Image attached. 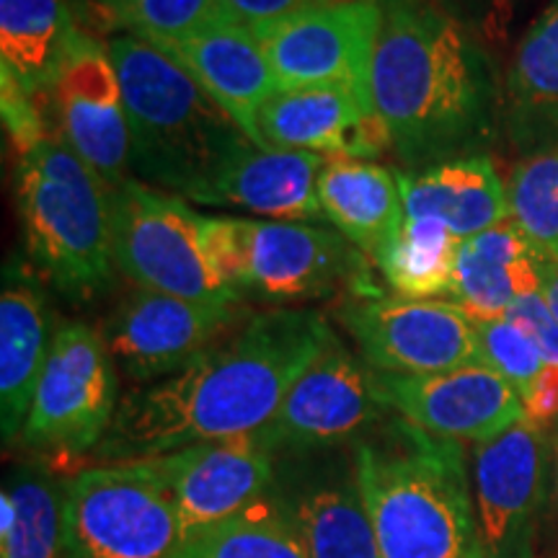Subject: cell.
<instances>
[{"label":"cell","instance_id":"cell-1","mask_svg":"<svg viewBox=\"0 0 558 558\" xmlns=\"http://www.w3.org/2000/svg\"><path fill=\"white\" fill-rule=\"evenodd\" d=\"M333 339L320 311L248 313L241 326L169 378L132 388L94 456L104 463H130L213 439L256 435Z\"/></svg>","mask_w":558,"mask_h":558},{"label":"cell","instance_id":"cell-2","mask_svg":"<svg viewBox=\"0 0 558 558\" xmlns=\"http://www.w3.org/2000/svg\"><path fill=\"white\" fill-rule=\"evenodd\" d=\"M373 101L407 171L481 156L497 137L501 94L476 34L432 0H386Z\"/></svg>","mask_w":558,"mask_h":558},{"label":"cell","instance_id":"cell-3","mask_svg":"<svg viewBox=\"0 0 558 558\" xmlns=\"http://www.w3.org/2000/svg\"><path fill=\"white\" fill-rule=\"evenodd\" d=\"M354 484L383 558H481L463 445L390 418L354 445Z\"/></svg>","mask_w":558,"mask_h":558},{"label":"cell","instance_id":"cell-4","mask_svg":"<svg viewBox=\"0 0 558 558\" xmlns=\"http://www.w3.org/2000/svg\"><path fill=\"white\" fill-rule=\"evenodd\" d=\"M104 45L122 83L132 173L192 199L251 140L171 54L130 34Z\"/></svg>","mask_w":558,"mask_h":558},{"label":"cell","instance_id":"cell-5","mask_svg":"<svg viewBox=\"0 0 558 558\" xmlns=\"http://www.w3.org/2000/svg\"><path fill=\"white\" fill-rule=\"evenodd\" d=\"M16 207L24 256L41 282L78 303L111 288V192L60 137L16 158Z\"/></svg>","mask_w":558,"mask_h":558},{"label":"cell","instance_id":"cell-6","mask_svg":"<svg viewBox=\"0 0 558 558\" xmlns=\"http://www.w3.org/2000/svg\"><path fill=\"white\" fill-rule=\"evenodd\" d=\"M202 228L215 267L243 298L303 303L378 290L367 256L333 228L230 215H205Z\"/></svg>","mask_w":558,"mask_h":558},{"label":"cell","instance_id":"cell-7","mask_svg":"<svg viewBox=\"0 0 558 558\" xmlns=\"http://www.w3.org/2000/svg\"><path fill=\"white\" fill-rule=\"evenodd\" d=\"M202 218L186 199L130 177L111 192L117 271L143 290L241 305L243 295L222 279L209 256Z\"/></svg>","mask_w":558,"mask_h":558},{"label":"cell","instance_id":"cell-8","mask_svg":"<svg viewBox=\"0 0 558 558\" xmlns=\"http://www.w3.org/2000/svg\"><path fill=\"white\" fill-rule=\"evenodd\" d=\"M65 558H177L186 530L143 465L83 469L62 486Z\"/></svg>","mask_w":558,"mask_h":558},{"label":"cell","instance_id":"cell-9","mask_svg":"<svg viewBox=\"0 0 558 558\" xmlns=\"http://www.w3.org/2000/svg\"><path fill=\"white\" fill-rule=\"evenodd\" d=\"M101 331L86 324H62L37 383L21 439L34 450L86 456L114 422L117 369Z\"/></svg>","mask_w":558,"mask_h":558},{"label":"cell","instance_id":"cell-10","mask_svg":"<svg viewBox=\"0 0 558 558\" xmlns=\"http://www.w3.org/2000/svg\"><path fill=\"white\" fill-rule=\"evenodd\" d=\"M333 316L378 373L432 375L481 365L476 320L445 300L354 292L339 300Z\"/></svg>","mask_w":558,"mask_h":558},{"label":"cell","instance_id":"cell-11","mask_svg":"<svg viewBox=\"0 0 558 558\" xmlns=\"http://www.w3.org/2000/svg\"><path fill=\"white\" fill-rule=\"evenodd\" d=\"M383 26L378 0H333L254 26L282 88L347 86L373 101V60Z\"/></svg>","mask_w":558,"mask_h":558},{"label":"cell","instance_id":"cell-12","mask_svg":"<svg viewBox=\"0 0 558 558\" xmlns=\"http://www.w3.org/2000/svg\"><path fill=\"white\" fill-rule=\"evenodd\" d=\"M241 305L199 303L135 288L104 318L101 339L114 365L137 386L169 378L202 349L243 324Z\"/></svg>","mask_w":558,"mask_h":558},{"label":"cell","instance_id":"cell-13","mask_svg":"<svg viewBox=\"0 0 558 558\" xmlns=\"http://www.w3.org/2000/svg\"><path fill=\"white\" fill-rule=\"evenodd\" d=\"M546 476V437L525 418L478 445L473 509L481 558H535Z\"/></svg>","mask_w":558,"mask_h":558},{"label":"cell","instance_id":"cell-14","mask_svg":"<svg viewBox=\"0 0 558 558\" xmlns=\"http://www.w3.org/2000/svg\"><path fill=\"white\" fill-rule=\"evenodd\" d=\"M271 456L275 450L256 432L190 445L135 463L169 494L190 538L264 499L271 484Z\"/></svg>","mask_w":558,"mask_h":558},{"label":"cell","instance_id":"cell-15","mask_svg":"<svg viewBox=\"0 0 558 558\" xmlns=\"http://www.w3.org/2000/svg\"><path fill=\"white\" fill-rule=\"evenodd\" d=\"M378 369L333 339L292 383L259 435L271 450H308L360 435L386 414Z\"/></svg>","mask_w":558,"mask_h":558},{"label":"cell","instance_id":"cell-16","mask_svg":"<svg viewBox=\"0 0 558 558\" xmlns=\"http://www.w3.org/2000/svg\"><path fill=\"white\" fill-rule=\"evenodd\" d=\"M54 132L109 192L132 171V143L122 83L107 45L81 32L50 90Z\"/></svg>","mask_w":558,"mask_h":558},{"label":"cell","instance_id":"cell-17","mask_svg":"<svg viewBox=\"0 0 558 558\" xmlns=\"http://www.w3.org/2000/svg\"><path fill=\"white\" fill-rule=\"evenodd\" d=\"M378 393L403 422L458 442H488L525 418L518 390L486 365L432 375L378 373Z\"/></svg>","mask_w":558,"mask_h":558},{"label":"cell","instance_id":"cell-18","mask_svg":"<svg viewBox=\"0 0 558 558\" xmlns=\"http://www.w3.org/2000/svg\"><path fill=\"white\" fill-rule=\"evenodd\" d=\"M256 145L324 158H378L390 137L378 109L347 86L282 88L256 114Z\"/></svg>","mask_w":558,"mask_h":558},{"label":"cell","instance_id":"cell-19","mask_svg":"<svg viewBox=\"0 0 558 558\" xmlns=\"http://www.w3.org/2000/svg\"><path fill=\"white\" fill-rule=\"evenodd\" d=\"M50 347V308H47L45 284L24 254H11L3 264V292H0L3 445H11L24 429Z\"/></svg>","mask_w":558,"mask_h":558},{"label":"cell","instance_id":"cell-20","mask_svg":"<svg viewBox=\"0 0 558 558\" xmlns=\"http://www.w3.org/2000/svg\"><path fill=\"white\" fill-rule=\"evenodd\" d=\"M324 156L303 150H271L246 143L190 202L246 209L271 220L308 222L324 218L318 179Z\"/></svg>","mask_w":558,"mask_h":558},{"label":"cell","instance_id":"cell-21","mask_svg":"<svg viewBox=\"0 0 558 558\" xmlns=\"http://www.w3.org/2000/svg\"><path fill=\"white\" fill-rule=\"evenodd\" d=\"M158 50L171 54L256 143V114L282 86L248 26L226 21Z\"/></svg>","mask_w":558,"mask_h":558},{"label":"cell","instance_id":"cell-22","mask_svg":"<svg viewBox=\"0 0 558 558\" xmlns=\"http://www.w3.org/2000/svg\"><path fill=\"white\" fill-rule=\"evenodd\" d=\"M318 202L333 230H339L369 262H378L407 220L399 171L375 160H326L318 179Z\"/></svg>","mask_w":558,"mask_h":558},{"label":"cell","instance_id":"cell-23","mask_svg":"<svg viewBox=\"0 0 558 558\" xmlns=\"http://www.w3.org/2000/svg\"><path fill=\"white\" fill-rule=\"evenodd\" d=\"M541 259L512 220L463 241L450 303L471 320L505 318L520 298L541 292Z\"/></svg>","mask_w":558,"mask_h":558},{"label":"cell","instance_id":"cell-24","mask_svg":"<svg viewBox=\"0 0 558 558\" xmlns=\"http://www.w3.org/2000/svg\"><path fill=\"white\" fill-rule=\"evenodd\" d=\"M407 218H435L460 241L509 220L507 186L486 153L399 171Z\"/></svg>","mask_w":558,"mask_h":558},{"label":"cell","instance_id":"cell-25","mask_svg":"<svg viewBox=\"0 0 558 558\" xmlns=\"http://www.w3.org/2000/svg\"><path fill=\"white\" fill-rule=\"evenodd\" d=\"M501 124L522 158L558 145V0L530 24L514 50Z\"/></svg>","mask_w":558,"mask_h":558},{"label":"cell","instance_id":"cell-26","mask_svg":"<svg viewBox=\"0 0 558 558\" xmlns=\"http://www.w3.org/2000/svg\"><path fill=\"white\" fill-rule=\"evenodd\" d=\"M78 34L70 0H0V81L41 99L65 68Z\"/></svg>","mask_w":558,"mask_h":558},{"label":"cell","instance_id":"cell-27","mask_svg":"<svg viewBox=\"0 0 558 558\" xmlns=\"http://www.w3.org/2000/svg\"><path fill=\"white\" fill-rule=\"evenodd\" d=\"M0 558H65L62 488L50 473L21 465L0 494Z\"/></svg>","mask_w":558,"mask_h":558},{"label":"cell","instance_id":"cell-28","mask_svg":"<svg viewBox=\"0 0 558 558\" xmlns=\"http://www.w3.org/2000/svg\"><path fill=\"white\" fill-rule=\"evenodd\" d=\"M88 29L130 34L153 47L235 21L222 0H70Z\"/></svg>","mask_w":558,"mask_h":558},{"label":"cell","instance_id":"cell-29","mask_svg":"<svg viewBox=\"0 0 558 558\" xmlns=\"http://www.w3.org/2000/svg\"><path fill=\"white\" fill-rule=\"evenodd\" d=\"M460 241L435 218H407L396 241L378 256L390 292L409 300L450 295Z\"/></svg>","mask_w":558,"mask_h":558},{"label":"cell","instance_id":"cell-30","mask_svg":"<svg viewBox=\"0 0 558 558\" xmlns=\"http://www.w3.org/2000/svg\"><path fill=\"white\" fill-rule=\"evenodd\" d=\"M290 512L308 558H383L357 484L313 488Z\"/></svg>","mask_w":558,"mask_h":558},{"label":"cell","instance_id":"cell-31","mask_svg":"<svg viewBox=\"0 0 558 558\" xmlns=\"http://www.w3.org/2000/svg\"><path fill=\"white\" fill-rule=\"evenodd\" d=\"M177 558H308L292 512L259 499L246 512L190 535Z\"/></svg>","mask_w":558,"mask_h":558},{"label":"cell","instance_id":"cell-32","mask_svg":"<svg viewBox=\"0 0 558 558\" xmlns=\"http://www.w3.org/2000/svg\"><path fill=\"white\" fill-rule=\"evenodd\" d=\"M509 220L543 259H558V145L533 153L507 181Z\"/></svg>","mask_w":558,"mask_h":558},{"label":"cell","instance_id":"cell-33","mask_svg":"<svg viewBox=\"0 0 558 558\" xmlns=\"http://www.w3.org/2000/svg\"><path fill=\"white\" fill-rule=\"evenodd\" d=\"M476 333L481 365L499 373L509 386L518 390L520 399H525L527 390L535 386V380L546 369V360H543L535 341L507 318L476 320Z\"/></svg>","mask_w":558,"mask_h":558},{"label":"cell","instance_id":"cell-34","mask_svg":"<svg viewBox=\"0 0 558 558\" xmlns=\"http://www.w3.org/2000/svg\"><path fill=\"white\" fill-rule=\"evenodd\" d=\"M507 320L520 326L530 339L535 341L546 365L558 367V320L543 300L541 292L520 298L512 308L507 311Z\"/></svg>","mask_w":558,"mask_h":558},{"label":"cell","instance_id":"cell-35","mask_svg":"<svg viewBox=\"0 0 558 558\" xmlns=\"http://www.w3.org/2000/svg\"><path fill=\"white\" fill-rule=\"evenodd\" d=\"M469 29L497 34L505 29L522 0H432Z\"/></svg>","mask_w":558,"mask_h":558},{"label":"cell","instance_id":"cell-36","mask_svg":"<svg viewBox=\"0 0 558 558\" xmlns=\"http://www.w3.org/2000/svg\"><path fill=\"white\" fill-rule=\"evenodd\" d=\"M239 24L254 26L271 24V21L295 16L300 11L316 9V5L333 3V0H222Z\"/></svg>","mask_w":558,"mask_h":558},{"label":"cell","instance_id":"cell-37","mask_svg":"<svg viewBox=\"0 0 558 558\" xmlns=\"http://www.w3.org/2000/svg\"><path fill=\"white\" fill-rule=\"evenodd\" d=\"M522 411H525V422L533 427L546 429L558 418V367L546 365L543 375L535 380V386L527 390L522 399Z\"/></svg>","mask_w":558,"mask_h":558},{"label":"cell","instance_id":"cell-38","mask_svg":"<svg viewBox=\"0 0 558 558\" xmlns=\"http://www.w3.org/2000/svg\"><path fill=\"white\" fill-rule=\"evenodd\" d=\"M541 295L558 320V259H541Z\"/></svg>","mask_w":558,"mask_h":558},{"label":"cell","instance_id":"cell-39","mask_svg":"<svg viewBox=\"0 0 558 558\" xmlns=\"http://www.w3.org/2000/svg\"><path fill=\"white\" fill-rule=\"evenodd\" d=\"M554 452H556V497H558V437H556V448H554Z\"/></svg>","mask_w":558,"mask_h":558},{"label":"cell","instance_id":"cell-40","mask_svg":"<svg viewBox=\"0 0 558 558\" xmlns=\"http://www.w3.org/2000/svg\"><path fill=\"white\" fill-rule=\"evenodd\" d=\"M378 3H386V0H378Z\"/></svg>","mask_w":558,"mask_h":558}]
</instances>
